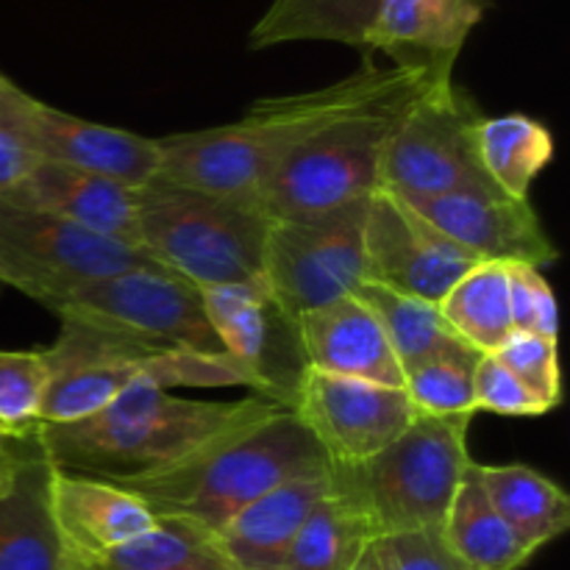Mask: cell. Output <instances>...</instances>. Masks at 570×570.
<instances>
[{"label":"cell","mask_w":570,"mask_h":570,"mask_svg":"<svg viewBox=\"0 0 570 570\" xmlns=\"http://www.w3.org/2000/svg\"><path fill=\"white\" fill-rule=\"evenodd\" d=\"M22 95L26 89L0 72V198L42 161L22 126Z\"/></svg>","instance_id":"cell-36"},{"label":"cell","mask_w":570,"mask_h":570,"mask_svg":"<svg viewBox=\"0 0 570 570\" xmlns=\"http://www.w3.org/2000/svg\"><path fill=\"white\" fill-rule=\"evenodd\" d=\"M298 332L309 371L404 390V367L390 348L382 323L356 295L304 312Z\"/></svg>","instance_id":"cell-19"},{"label":"cell","mask_w":570,"mask_h":570,"mask_svg":"<svg viewBox=\"0 0 570 570\" xmlns=\"http://www.w3.org/2000/svg\"><path fill=\"white\" fill-rule=\"evenodd\" d=\"M438 309L451 332L476 348L495 354L515 334L510 315V273L499 262L473 265L443 298Z\"/></svg>","instance_id":"cell-28"},{"label":"cell","mask_w":570,"mask_h":570,"mask_svg":"<svg viewBox=\"0 0 570 570\" xmlns=\"http://www.w3.org/2000/svg\"><path fill=\"white\" fill-rule=\"evenodd\" d=\"M493 356L512 373V376L521 379L549 410H557V406H560L562 376L557 340L515 332Z\"/></svg>","instance_id":"cell-33"},{"label":"cell","mask_w":570,"mask_h":570,"mask_svg":"<svg viewBox=\"0 0 570 570\" xmlns=\"http://www.w3.org/2000/svg\"><path fill=\"white\" fill-rule=\"evenodd\" d=\"M373 540L365 510L334 473L332 490L295 534L282 570H354Z\"/></svg>","instance_id":"cell-25"},{"label":"cell","mask_w":570,"mask_h":570,"mask_svg":"<svg viewBox=\"0 0 570 570\" xmlns=\"http://www.w3.org/2000/svg\"><path fill=\"white\" fill-rule=\"evenodd\" d=\"M39 451L37 438L17 440L9 438V434L0 432V490L9 488L14 482V476L20 473V468L31 460Z\"/></svg>","instance_id":"cell-38"},{"label":"cell","mask_w":570,"mask_h":570,"mask_svg":"<svg viewBox=\"0 0 570 570\" xmlns=\"http://www.w3.org/2000/svg\"><path fill=\"white\" fill-rule=\"evenodd\" d=\"M399 76L401 67H379L373 59H362L354 76L315 92L256 100L237 122L156 137L159 176L187 187L256 200L298 145L348 109L376 98Z\"/></svg>","instance_id":"cell-1"},{"label":"cell","mask_w":570,"mask_h":570,"mask_svg":"<svg viewBox=\"0 0 570 570\" xmlns=\"http://www.w3.org/2000/svg\"><path fill=\"white\" fill-rule=\"evenodd\" d=\"M328 465L304 423L284 406L212 440L193 456L150 476L120 479L156 515H176L220 532L267 490Z\"/></svg>","instance_id":"cell-3"},{"label":"cell","mask_w":570,"mask_h":570,"mask_svg":"<svg viewBox=\"0 0 570 570\" xmlns=\"http://www.w3.org/2000/svg\"><path fill=\"white\" fill-rule=\"evenodd\" d=\"M510 273V315L512 328L523 334L557 340L560 334V309L557 295L540 267L507 265Z\"/></svg>","instance_id":"cell-34"},{"label":"cell","mask_w":570,"mask_h":570,"mask_svg":"<svg viewBox=\"0 0 570 570\" xmlns=\"http://www.w3.org/2000/svg\"><path fill=\"white\" fill-rule=\"evenodd\" d=\"M289 412L334 468L365 465L415 417L404 390L317 371L304 373Z\"/></svg>","instance_id":"cell-14"},{"label":"cell","mask_w":570,"mask_h":570,"mask_svg":"<svg viewBox=\"0 0 570 570\" xmlns=\"http://www.w3.org/2000/svg\"><path fill=\"white\" fill-rule=\"evenodd\" d=\"M50 365L42 348L0 351V432L28 440L39 426Z\"/></svg>","instance_id":"cell-32"},{"label":"cell","mask_w":570,"mask_h":570,"mask_svg":"<svg viewBox=\"0 0 570 570\" xmlns=\"http://www.w3.org/2000/svg\"><path fill=\"white\" fill-rule=\"evenodd\" d=\"M473 404H476V412H493V415L504 417H540L551 412L493 354H484L482 362L476 365V376H473Z\"/></svg>","instance_id":"cell-35"},{"label":"cell","mask_w":570,"mask_h":570,"mask_svg":"<svg viewBox=\"0 0 570 570\" xmlns=\"http://www.w3.org/2000/svg\"><path fill=\"white\" fill-rule=\"evenodd\" d=\"M200 301L226 356L248 376L250 395L293 410L301 379L309 371L298 317L273 298L262 278L200 289Z\"/></svg>","instance_id":"cell-12"},{"label":"cell","mask_w":570,"mask_h":570,"mask_svg":"<svg viewBox=\"0 0 570 570\" xmlns=\"http://www.w3.org/2000/svg\"><path fill=\"white\" fill-rule=\"evenodd\" d=\"M139 250L198 289L262 276L271 215L259 200L187 187L165 176L137 187Z\"/></svg>","instance_id":"cell-4"},{"label":"cell","mask_w":570,"mask_h":570,"mask_svg":"<svg viewBox=\"0 0 570 570\" xmlns=\"http://www.w3.org/2000/svg\"><path fill=\"white\" fill-rule=\"evenodd\" d=\"M473 415H415L399 440L360 468H334L371 521L373 534L440 532L471 465Z\"/></svg>","instance_id":"cell-7"},{"label":"cell","mask_w":570,"mask_h":570,"mask_svg":"<svg viewBox=\"0 0 570 570\" xmlns=\"http://www.w3.org/2000/svg\"><path fill=\"white\" fill-rule=\"evenodd\" d=\"M371 195L317 215L273 220L262 284L293 317L351 295L365 271V215Z\"/></svg>","instance_id":"cell-11"},{"label":"cell","mask_w":570,"mask_h":570,"mask_svg":"<svg viewBox=\"0 0 570 570\" xmlns=\"http://www.w3.org/2000/svg\"><path fill=\"white\" fill-rule=\"evenodd\" d=\"M48 479L50 462L37 451L0 490V570H83L53 527Z\"/></svg>","instance_id":"cell-22"},{"label":"cell","mask_w":570,"mask_h":570,"mask_svg":"<svg viewBox=\"0 0 570 570\" xmlns=\"http://www.w3.org/2000/svg\"><path fill=\"white\" fill-rule=\"evenodd\" d=\"M382 0H273L250 28L248 48L284 42H340L362 53V42Z\"/></svg>","instance_id":"cell-26"},{"label":"cell","mask_w":570,"mask_h":570,"mask_svg":"<svg viewBox=\"0 0 570 570\" xmlns=\"http://www.w3.org/2000/svg\"><path fill=\"white\" fill-rule=\"evenodd\" d=\"M473 265L479 262L468 250L432 226L399 193L379 187L371 195L362 282L438 304Z\"/></svg>","instance_id":"cell-13"},{"label":"cell","mask_w":570,"mask_h":570,"mask_svg":"<svg viewBox=\"0 0 570 570\" xmlns=\"http://www.w3.org/2000/svg\"><path fill=\"white\" fill-rule=\"evenodd\" d=\"M429 81L426 72L401 67V76L384 92L298 145L256 198L271 220L317 215L376 193L390 139Z\"/></svg>","instance_id":"cell-5"},{"label":"cell","mask_w":570,"mask_h":570,"mask_svg":"<svg viewBox=\"0 0 570 570\" xmlns=\"http://www.w3.org/2000/svg\"><path fill=\"white\" fill-rule=\"evenodd\" d=\"M48 312L59 323H76L145 351L226 354L206 321L200 289L156 262L100 278Z\"/></svg>","instance_id":"cell-8"},{"label":"cell","mask_w":570,"mask_h":570,"mask_svg":"<svg viewBox=\"0 0 570 570\" xmlns=\"http://www.w3.org/2000/svg\"><path fill=\"white\" fill-rule=\"evenodd\" d=\"M271 406L276 404L259 395L195 401L139 384L98 415L67 426H37L33 438L45 460L59 471L120 482L178 465Z\"/></svg>","instance_id":"cell-2"},{"label":"cell","mask_w":570,"mask_h":570,"mask_svg":"<svg viewBox=\"0 0 570 570\" xmlns=\"http://www.w3.org/2000/svg\"><path fill=\"white\" fill-rule=\"evenodd\" d=\"M48 510L61 543L81 568L139 538L156 523V512L131 490L53 465L48 479Z\"/></svg>","instance_id":"cell-18"},{"label":"cell","mask_w":570,"mask_h":570,"mask_svg":"<svg viewBox=\"0 0 570 570\" xmlns=\"http://www.w3.org/2000/svg\"><path fill=\"white\" fill-rule=\"evenodd\" d=\"M332 465L301 473L250 501L217 532L237 570H282L284 557L323 495L332 490Z\"/></svg>","instance_id":"cell-21"},{"label":"cell","mask_w":570,"mask_h":570,"mask_svg":"<svg viewBox=\"0 0 570 570\" xmlns=\"http://www.w3.org/2000/svg\"><path fill=\"white\" fill-rule=\"evenodd\" d=\"M476 100L451 78L429 81L395 128L382 161V187L404 198L499 189L479 159Z\"/></svg>","instance_id":"cell-9"},{"label":"cell","mask_w":570,"mask_h":570,"mask_svg":"<svg viewBox=\"0 0 570 570\" xmlns=\"http://www.w3.org/2000/svg\"><path fill=\"white\" fill-rule=\"evenodd\" d=\"M150 262L142 250L48 212L0 200V282L45 309L78 289Z\"/></svg>","instance_id":"cell-10"},{"label":"cell","mask_w":570,"mask_h":570,"mask_svg":"<svg viewBox=\"0 0 570 570\" xmlns=\"http://www.w3.org/2000/svg\"><path fill=\"white\" fill-rule=\"evenodd\" d=\"M373 543H376V540H373ZM373 543L367 546V551L360 557V562H356L354 570H382V566H379V557H376V549H373Z\"/></svg>","instance_id":"cell-39"},{"label":"cell","mask_w":570,"mask_h":570,"mask_svg":"<svg viewBox=\"0 0 570 570\" xmlns=\"http://www.w3.org/2000/svg\"><path fill=\"white\" fill-rule=\"evenodd\" d=\"M484 354L471 345L432 356L404 373V393L415 415L454 417L476 415L473 376Z\"/></svg>","instance_id":"cell-31"},{"label":"cell","mask_w":570,"mask_h":570,"mask_svg":"<svg viewBox=\"0 0 570 570\" xmlns=\"http://www.w3.org/2000/svg\"><path fill=\"white\" fill-rule=\"evenodd\" d=\"M0 200L26 206V209L48 212V215L76 223L87 232L139 250L137 189L111 181V178L56 165V161H39Z\"/></svg>","instance_id":"cell-20"},{"label":"cell","mask_w":570,"mask_h":570,"mask_svg":"<svg viewBox=\"0 0 570 570\" xmlns=\"http://www.w3.org/2000/svg\"><path fill=\"white\" fill-rule=\"evenodd\" d=\"M484 9L488 0H382L362 42V59L384 53L393 67L451 81Z\"/></svg>","instance_id":"cell-17"},{"label":"cell","mask_w":570,"mask_h":570,"mask_svg":"<svg viewBox=\"0 0 570 570\" xmlns=\"http://www.w3.org/2000/svg\"><path fill=\"white\" fill-rule=\"evenodd\" d=\"M20 109L28 142L42 161L95 173L134 189L159 176L154 137L67 115L28 92L22 95Z\"/></svg>","instance_id":"cell-16"},{"label":"cell","mask_w":570,"mask_h":570,"mask_svg":"<svg viewBox=\"0 0 570 570\" xmlns=\"http://www.w3.org/2000/svg\"><path fill=\"white\" fill-rule=\"evenodd\" d=\"M440 538L465 570H518L534 557V551L490 504L476 462L468 465L456 488Z\"/></svg>","instance_id":"cell-23"},{"label":"cell","mask_w":570,"mask_h":570,"mask_svg":"<svg viewBox=\"0 0 570 570\" xmlns=\"http://www.w3.org/2000/svg\"><path fill=\"white\" fill-rule=\"evenodd\" d=\"M406 200L476 262L543 267L560 259L554 239L529 198L490 189Z\"/></svg>","instance_id":"cell-15"},{"label":"cell","mask_w":570,"mask_h":570,"mask_svg":"<svg viewBox=\"0 0 570 570\" xmlns=\"http://www.w3.org/2000/svg\"><path fill=\"white\" fill-rule=\"evenodd\" d=\"M42 351L50 365V384L39 410V426H67L98 415L139 384L159 390L248 387L245 371L226 354L145 351L76 323H59V337Z\"/></svg>","instance_id":"cell-6"},{"label":"cell","mask_w":570,"mask_h":570,"mask_svg":"<svg viewBox=\"0 0 570 570\" xmlns=\"http://www.w3.org/2000/svg\"><path fill=\"white\" fill-rule=\"evenodd\" d=\"M479 159L501 193L527 200L540 173L554 161V134L521 111L484 117L479 122Z\"/></svg>","instance_id":"cell-29"},{"label":"cell","mask_w":570,"mask_h":570,"mask_svg":"<svg viewBox=\"0 0 570 570\" xmlns=\"http://www.w3.org/2000/svg\"><path fill=\"white\" fill-rule=\"evenodd\" d=\"M351 295L371 306L373 315L382 323L387 343L393 354L399 356L404 373L432 356L449 354V351L462 348L460 337L451 332L449 323L440 315L438 304L410 298V295L393 293V289L376 287V284L362 282Z\"/></svg>","instance_id":"cell-30"},{"label":"cell","mask_w":570,"mask_h":570,"mask_svg":"<svg viewBox=\"0 0 570 570\" xmlns=\"http://www.w3.org/2000/svg\"><path fill=\"white\" fill-rule=\"evenodd\" d=\"M83 570H237L220 538L200 523L156 515V523L120 549L87 562Z\"/></svg>","instance_id":"cell-27"},{"label":"cell","mask_w":570,"mask_h":570,"mask_svg":"<svg viewBox=\"0 0 570 570\" xmlns=\"http://www.w3.org/2000/svg\"><path fill=\"white\" fill-rule=\"evenodd\" d=\"M382 570H465L440 532L390 534L373 543Z\"/></svg>","instance_id":"cell-37"},{"label":"cell","mask_w":570,"mask_h":570,"mask_svg":"<svg viewBox=\"0 0 570 570\" xmlns=\"http://www.w3.org/2000/svg\"><path fill=\"white\" fill-rule=\"evenodd\" d=\"M476 471L490 504L534 554L568 532L570 495L554 479L521 462H512V465H479L476 462Z\"/></svg>","instance_id":"cell-24"}]
</instances>
